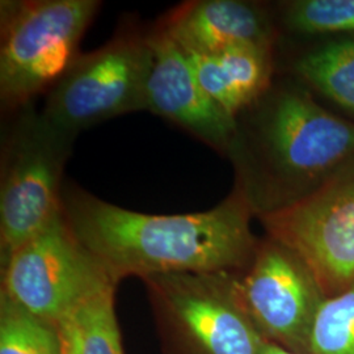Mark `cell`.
Instances as JSON below:
<instances>
[{"label": "cell", "mask_w": 354, "mask_h": 354, "mask_svg": "<svg viewBox=\"0 0 354 354\" xmlns=\"http://www.w3.org/2000/svg\"><path fill=\"white\" fill-rule=\"evenodd\" d=\"M62 209L76 238L117 283L129 276L241 272L260 243L252 209L236 189L210 210L167 215L124 209L64 185Z\"/></svg>", "instance_id": "1"}, {"label": "cell", "mask_w": 354, "mask_h": 354, "mask_svg": "<svg viewBox=\"0 0 354 354\" xmlns=\"http://www.w3.org/2000/svg\"><path fill=\"white\" fill-rule=\"evenodd\" d=\"M230 153L241 196L253 214L294 203L354 163V124L329 113L304 92L283 88L263 105Z\"/></svg>", "instance_id": "2"}, {"label": "cell", "mask_w": 354, "mask_h": 354, "mask_svg": "<svg viewBox=\"0 0 354 354\" xmlns=\"http://www.w3.org/2000/svg\"><path fill=\"white\" fill-rule=\"evenodd\" d=\"M102 3L99 0L1 1L0 100L21 111L50 91L80 55L79 45Z\"/></svg>", "instance_id": "3"}, {"label": "cell", "mask_w": 354, "mask_h": 354, "mask_svg": "<svg viewBox=\"0 0 354 354\" xmlns=\"http://www.w3.org/2000/svg\"><path fill=\"white\" fill-rule=\"evenodd\" d=\"M238 273L143 279L165 354H263L266 339L241 302Z\"/></svg>", "instance_id": "4"}, {"label": "cell", "mask_w": 354, "mask_h": 354, "mask_svg": "<svg viewBox=\"0 0 354 354\" xmlns=\"http://www.w3.org/2000/svg\"><path fill=\"white\" fill-rule=\"evenodd\" d=\"M74 140L28 106L7 134L0 181L1 266L62 210V178Z\"/></svg>", "instance_id": "5"}, {"label": "cell", "mask_w": 354, "mask_h": 354, "mask_svg": "<svg viewBox=\"0 0 354 354\" xmlns=\"http://www.w3.org/2000/svg\"><path fill=\"white\" fill-rule=\"evenodd\" d=\"M151 68L149 32L125 26L99 49L76 58L49 91L41 113L76 138L106 120L143 112Z\"/></svg>", "instance_id": "6"}, {"label": "cell", "mask_w": 354, "mask_h": 354, "mask_svg": "<svg viewBox=\"0 0 354 354\" xmlns=\"http://www.w3.org/2000/svg\"><path fill=\"white\" fill-rule=\"evenodd\" d=\"M117 285L76 238L62 209L1 266L0 292L35 317L59 326L89 298Z\"/></svg>", "instance_id": "7"}, {"label": "cell", "mask_w": 354, "mask_h": 354, "mask_svg": "<svg viewBox=\"0 0 354 354\" xmlns=\"http://www.w3.org/2000/svg\"><path fill=\"white\" fill-rule=\"evenodd\" d=\"M268 238L297 254L324 297L354 282V163L281 209L259 215Z\"/></svg>", "instance_id": "8"}, {"label": "cell", "mask_w": 354, "mask_h": 354, "mask_svg": "<svg viewBox=\"0 0 354 354\" xmlns=\"http://www.w3.org/2000/svg\"><path fill=\"white\" fill-rule=\"evenodd\" d=\"M245 311L266 342L307 354L317 308L326 298L301 259L266 238L250 266L238 273Z\"/></svg>", "instance_id": "9"}, {"label": "cell", "mask_w": 354, "mask_h": 354, "mask_svg": "<svg viewBox=\"0 0 354 354\" xmlns=\"http://www.w3.org/2000/svg\"><path fill=\"white\" fill-rule=\"evenodd\" d=\"M151 74L146 111L176 124L205 145L228 152L238 131V120L226 113L203 91L187 53L160 23L149 30Z\"/></svg>", "instance_id": "10"}, {"label": "cell", "mask_w": 354, "mask_h": 354, "mask_svg": "<svg viewBox=\"0 0 354 354\" xmlns=\"http://www.w3.org/2000/svg\"><path fill=\"white\" fill-rule=\"evenodd\" d=\"M187 53L212 54L236 46L270 48L273 30L257 6L239 0H192L160 20Z\"/></svg>", "instance_id": "11"}, {"label": "cell", "mask_w": 354, "mask_h": 354, "mask_svg": "<svg viewBox=\"0 0 354 354\" xmlns=\"http://www.w3.org/2000/svg\"><path fill=\"white\" fill-rule=\"evenodd\" d=\"M187 55L206 95L236 120L269 88L270 48L236 46L212 54Z\"/></svg>", "instance_id": "12"}, {"label": "cell", "mask_w": 354, "mask_h": 354, "mask_svg": "<svg viewBox=\"0 0 354 354\" xmlns=\"http://www.w3.org/2000/svg\"><path fill=\"white\" fill-rule=\"evenodd\" d=\"M295 71L332 102L354 113V38H345L310 51Z\"/></svg>", "instance_id": "13"}, {"label": "cell", "mask_w": 354, "mask_h": 354, "mask_svg": "<svg viewBox=\"0 0 354 354\" xmlns=\"http://www.w3.org/2000/svg\"><path fill=\"white\" fill-rule=\"evenodd\" d=\"M61 327L0 292V354H62Z\"/></svg>", "instance_id": "14"}, {"label": "cell", "mask_w": 354, "mask_h": 354, "mask_svg": "<svg viewBox=\"0 0 354 354\" xmlns=\"http://www.w3.org/2000/svg\"><path fill=\"white\" fill-rule=\"evenodd\" d=\"M307 354H354V282L319 306Z\"/></svg>", "instance_id": "15"}, {"label": "cell", "mask_w": 354, "mask_h": 354, "mask_svg": "<svg viewBox=\"0 0 354 354\" xmlns=\"http://www.w3.org/2000/svg\"><path fill=\"white\" fill-rule=\"evenodd\" d=\"M115 288L96 294L82 304L73 315L80 354H125L114 311Z\"/></svg>", "instance_id": "16"}, {"label": "cell", "mask_w": 354, "mask_h": 354, "mask_svg": "<svg viewBox=\"0 0 354 354\" xmlns=\"http://www.w3.org/2000/svg\"><path fill=\"white\" fill-rule=\"evenodd\" d=\"M285 23L299 33L353 32L354 0H298L285 11Z\"/></svg>", "instance_id": "17"}, {"label": "cell", "mask_w": 354, "mask_h": 354, "mask_svg": "<svg viewBox=\"0 0 354 354\" xmlns=\"http://www.w3.org/2000/svg\"><path fill=\"white\" fill-rule=\"evenodd\" d=\"M62 333V354H80V342L76 328L75 322L73 317L64 320L59 324Z\"/></svg>", "instance_id": "18"}, {"label": "cell", "mask_w": 354, "mask_h": 354, "mask_svg": "<svg viewBox=\"0 0 354 354\" xmlns=\"http://www.w3.org/2000/svg\"><path fill=\"white\" fill-rule=\"evenodd\" d=\"M263 354H297L292 353V352H289V351H286V349H283V348H281V346H277V345H273V344H269V342H266V346H264V351H263Z\"/></svg>", "instance_id": "19"}]
</instances>
